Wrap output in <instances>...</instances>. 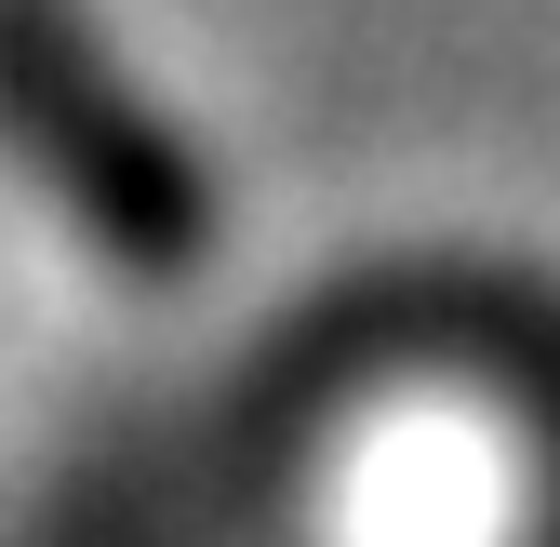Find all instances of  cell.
I'll return each instance as SVG.
<instances>
[{"label": "cell", "mask_w": 560, "mask_h": 547, "mask_svg": "<svg viewBox=\"0 0 560 547\" xmlns=\"http://www.w3.org/2000/svg\"><path fill=\"white\" fill-rule=\"evenodd\" d=\"M0 120L27 133V161L67 187V214H81L120 267H187L200 254L187 161L120 107V81L40 14V0H0Z\"/></svg>", "instance_id": "obj_1"}]
</instances>
